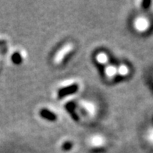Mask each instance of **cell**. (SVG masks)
<instances>
[{
    "instance_id": "7c38bea8",
    "label": "cell",
    "mask_w": 153,
    "mask_h": 153,
    "mask_svg": "<svg viewBox=\"0 0 153 153\" xmlns=\"http://www.w3.org/2000/svg\"><path fill=\"white\" fill-rule=\"evenodd\" d=\"M71 147H72V145H71V144L66 143L63 145V149H65V150H70Z\"/></svg>"
},
{
    "instance_id": "5b68a950",
    "label": "cell",
    "mask_w": 153,
    "mask_h": 153,
    "mask_svg": "<svg viewBox=\"0 0 153 153\" xmlns=\"http://www.w3.org/2000/svg\"><path fill=\"white\" fill-rule=\"evenodd\" d=\"M105 74L109 77H113L117 74V67L113 65H109L105 69Z\"/></svg>"
},
{
    "instance_id": "7a4b0ae2",
    "label": "cell",
    "mask_w": 153,
    "mask_h": 153,
    "mask_svg": "<svg viewBox=\"0 0 153 153\" xmlns=\"http://www.w3.org/2000/svg\"><path fill=\"white\" fill-rule=\"evenodd\" d=\"M134 27L138 32H145L149 27V21L145 16H137L134 21Z\"/></svg>"
},
{
    "instance_id": "3957f363",
    "label": "cell",
    "mask_w": 153,
    "mask_h": 153,
    "mask_svg": "<svg viewBox=\"0 0 153 153\" xmlns=\"http://www.w3.org/2000/svg\"><path fill=\"white\" fill-rule=\"evenodd\" d=\"M81 106L84 110L90 116H94L95 114V111H96V108L95 105H94V103L89 101H81Z\"/></svg>"
},
{
    "instance_id": "30bf717a",
    "label": "cell",
    "mask_w": 153,
    "mask_h": 153,
    "mask_svg": "<svg viewBox=\"0 0 153 153\" xmlns=\"http://www.w3.org/2000/svg\"><path fill=\"white\" fill-rule=\"evenodd\" d=\"M13 60L15 62H19L21 60V57H20V55L18 54H15L13 56Z\"/></svg>"
},
{
    "instance_id": "277c9868",
    "label": "cell",
    "mask_w": 153,
    "mask_h": 153,
    "mask_svg": "<svg viewBox=\"0 0 153 153\" xmlns=\"http://www.w3.org/2000/svg\"><path fill=\"white\" fill-rule=\"evenodd\" d=\"M89 144L95 148H99L105 144V138L99 134L93 135L89 139Z\"/></svg>"
},
{
    "instance_id": "8992f818",
    "label": "cell",
    "mask_w": 153,
    "mask_h": 153,
    "mask_svg": "<svg viewBox=\"0 0 153 153\" xmlns=\"http://www.w3.org/2000/svg\"><path fill=\"white\" fill-rule=\"evenodd\" d=\"M96 61L99 62V64L104 65L106 64L109 59H108V56L105 54V53H99V54L96 55Z\"/></svg>"
},
{
    "instance_id": "6da1fadb",
    "label": "cell",
    "mask_w": 153,
    "mask_h": 153,
    "mask_svg": "<svg viewBox=\"0 0 153 153\" xmlns=\"http://www.w3.org/2000/svg\"><path fill=\"white\" fill-rule=\"evenodd\" d=\"M73 49H74V45H72L71 43H67V44L64 45L55 55L54 59H53L55 63L60 64L65 59V57L67 56L71 52H72Z\"/></svg>"
},
{
    "instance_id": "9c48e42d",
    "label": "cell",
    "mask_w": 153,
    "mask_h": 153,
    "mask_svg": "<svg viewBox=\"0 0 153 153\" xmlns=\"http://www.w3.org/2000/svg\"><path fill=\"white\" fill-rule=\"evenodd\" d=\"M41 114L42 115L43 117H45V118H48V119L55 120V118H56V116H55L53 113H51V112H49V111L43 110Z\"/></svg>"
},
{
    "instance_id": "ba28073f",
    "label": "cell",
    "mask_w": 153,
    "mask_h": 153,
    "mask_svg": "<svg viewBox=\"0 0 153 153\" xmlns=\"http://www.w3.org/2000/svg\"><path fill=\"white\" fill-rule=\"evenodd\" d=\"M76 90V87L75 86V85H74V86L67 87V88H63L59 91V96H62V95H68V94H70V93L74 92Z\"/></svg>"
},
{
    "instance_id": "8fae6325",
    "label": "cell",
    "mask_w": 153,
    "mask_h": 153,
    "mask_svg": "<svg viewBox=\"0 0 153 153\" xmlns=\"http://www.w3.org/2000/svg\"><path fill=\"white\" fill-rule=\"evenodd\" d=\"M148 139L151 141L152 143H153V130L149 131V133H148Z\"/></svg>"
},
{
    "instance_id": "52a82bcc",
    "label": "cell",
    "mask_w": 153,
    "mask_h": 153,
    "mask_svg": "<svg viewBox=\"0 0 153 153\" xmlns=\"http://www.w3.org/2000/svg\"><path fill=\"white\" fill-rule=\"evenodd\" d=\"M129 73V69L126 65H120L117 67V74L120 76H127Z\"/></svg>"
}]
</instances>
